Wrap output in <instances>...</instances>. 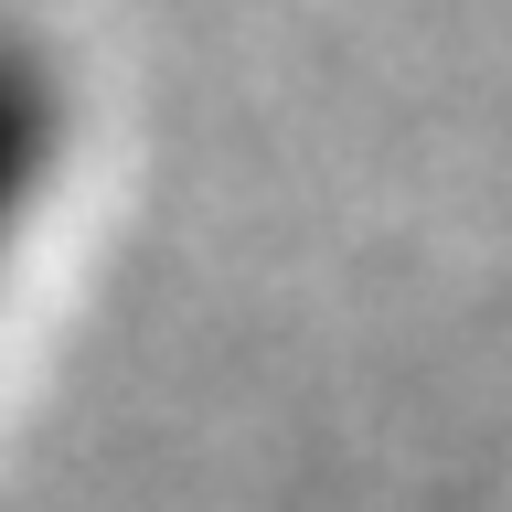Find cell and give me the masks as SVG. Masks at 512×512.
Returning a JSON list of instances; mask_svg holds the SVG:
<instances>
[{
  "label": "cell",
  "mask_w": 512,
  "mask_h": 512,
  "mask_svg": "<svg viewBox=\"0 0 512 512\" xmlns=\"http://www.w3.org/2000/svg\"><path fill=\"white\" fill-rule=\"evenodd\" d=\"M43 150H54V86H43V64L22 43H0V235L43 182Z\"/></svg>",
  "instance_id": "6da1fadb"
}]
</instances>
